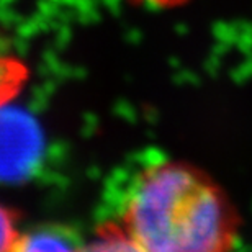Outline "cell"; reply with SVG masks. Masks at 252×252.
<instances>
[{
	"instance_id": "obj_1",
	"label": "cell",
	"mask_w": 252,
	"mask_h": 252,
	"mask_svg": "<svg viewBox=\"0 0 252 252\" xmlns=\"http://www.w3.org/2000/svg\"><path fill=\"white\" fill-rule=\"evenodd\" d=\"M115 223L129 249L149 252L229 251L241 233V215L224 189L184 160H162L141 170Z\"/></svg>"
},
{
	"instance_id": "obj_2",
	"label": "cell",
	"mask_w": 252,
	"mask_h": 252,
	"mask_svg": "<svg viewBox=\"0 0 252 252\" xmlns=\"http://www.w3.org/2000/svg\"><path fill=\"white\" fill-rule=\"evenodd\" d=\"M7 107L0 108V180L20 182L38 167L43 134L30 115Z\"/></svg>"
},
{
	"instance_id": "obj_3",
	"label": "cell",
	"mask_w": 252,
	"mask_h": 252,
	"mask_svg": "<svg viewBox=\"0 0 252 252\" xmlns=\"http://www.w3.org/2000/svg\"><path fill=\"white\" fill-rule=\"evenodd\" d=\"M82 248V238L74 228L65 224H44L20 233L15 251H77Z\"/></svg>"
},
{
	"instance_id": "obj_4",
	"label": "cell",
	"mask_w": 252,
	"mask_h": 252,
	"mask_svg": "<svg viewBox=\"0 0 252 252\" xmlns=\"http://www.w3.org/2000/svg\"><path fill=\"white\" fill-rule=\"evenodd\" d=\"M28 77L30 70L22 59L0 53V108L7 107L17 98L28 82Z\"/></svg>"
},
{
	"instance_id": "obj_5",
	"label": "cell",
	"mask_w": 252,
	"mask_h": 252,
	"mask_svg": "<svg viewBox=\"0 0 252 252\" xmlns=\"http://www.w3.org/2000/svg\"><path fill=\"white\" fill-rule=\"evenodd\" d=\"M18 220L20 215L17 211L0 203V252L15 251L22 233L18 228Z\"/></svg>"
},
{
	"instance_id": "obj_6",
	"label": "cell",
	"mask_w": 252,
	"mask_h": 252,
	"mask_svg": "<svg viewBox=\"0 0 252 252\" xmlns=\"http://www.w3.org/2000/svg\"><path fill=\"white\" fill-rule=\"evenodd\" d=\"M138 3H144L151 8L158 10H167V8H177L182 5L191 2V0H136Z\"/></svg>"
}]
</instances>
